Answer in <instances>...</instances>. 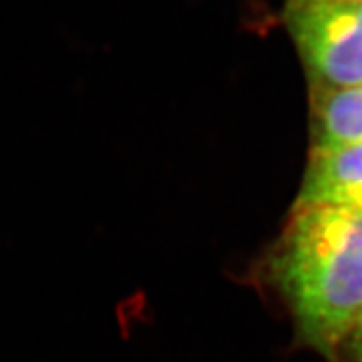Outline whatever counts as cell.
I'll list each match as a JSON object with an SVG mask.
<instances>
[{"label":"cell","instance_id":"1","mask_svg":"<svg viewBox=\"0 0 362 362\" xmlns=\"http://www.w3.org/2000/svg\"><path fill=\"white\" fill-rule=\"evenodd\" d=\"M267 276L303 344L333 361L362 318V211L293 208L267 257Z\"/></svg>","mask_w":362,"mask_h":362},{"label":"cell","instance_id":"2","mask_svg":"<svg viewBox=\"0 0 362 362\" xmlns=\"http://www.w3.org/2000/svg\"><path fill=\"white\" fill-rule=\"evenodd\" d=\"M285 23L311 85H362V2H287Z\"/></svg>","mask_w":362,"mask_h":362},{"label":"cell","instance_id":"3","mask_svg":"<svg viewBox=\"0 0 362 362\" xmlns=\"http://www.w3.org/2000/svg\"><path fill=\"white\" fill-rule=\"evenodd\" d=\"M331 206L362 211V144L311 151L294 208Z\"/></svg>","mask_w":362,"mask_h":362},{"label":"cell","instance_id":"4","mask_svg":"<svg viewBox=\"0 0 362 362\" xmlns=\"http://www.w3.org/2000/svg\"><path fill=\"white\" fill-rule=\"evenodd\" d=\"M311 144L313 151L362 144V85H311Z\"/></svg>","mask_w":362,"mask_h":362},{"label":"cell","instance_id":"5","mask_svg":"<svg viewBox=\"0 0 362 362\" xmlns=\"http://www.w3.org/2000/svg\"><path fill=\"white\" fill-rule=\"evenodd\" d=\"M331 362H362V318L346 337Z\"/></svg>","mask_w":362,"mask_h":362},{"label":"cell","instance_id":"6","mask_svg":"<svg viewBox=\"0 0 362 362\" xmlns=\"http://www.w3.org/2000/svg\"><path fill=\"white\" fill-rule=\"evenodd\" d=\"M287 2H346V0H287ZM362 2V0H358Z\"/></svg>","mask_w":362,"mask_h":362}]
</instances>
